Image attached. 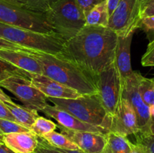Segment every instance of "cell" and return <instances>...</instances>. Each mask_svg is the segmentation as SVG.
<instances>
[{
	"label": "cell",
	"instance_id": "obj_1",
	"mask_svg": "<svg viewBox=\"0 0 154 153\" xmlns=\"http://www.w3.org/2000/svg\"><path fill=\"white\" fill-rule=\"evenodd\" d=\"M117 39L108 27L85 26L65 42L63 54L94 78L114 62Z\"/></svg>",
	"mask_w": 154,
	"mask_h": 153
},
{
	"label": "cell",
	"instance_id": "obj_2",
	"mask_svg": "<svg viewBox=\"0 0 154 153\" xmlns=\"http://www.w3.org/2000/svg\"><path fill=\"white\" fill-rule=\"evenodd\" d=\"M42 66L43 74L81 94H98L94 78L81 66L61 54H50L32 51Z\"/></svg>",
	"mask_w": 154,
	"mask_h": 153
},
{
	"label": "cell",
	"instance_id": "obj_3",
	"mask_svg": "<svg viewBox=\"0 0 154 153\" xmlns=\"http://www.w3.org/2000/svg\"><path fill=\"white\" fill-rule=\"evenodd\" d=\"M48 100L84 122L111 131L113 117L104 107L98 94H83L74 99L48 98Z\"/></svg>",
	"mask_w": 154,
	"mask_h": 153
},
{
	"label": "cell",
	"instance_id": "obj_4",
	"mask_svg": "<svg viewBox=\"0 0 154 153\" xmlns=\"http://www.w3.org/2000/svg\"><path fill=\"white\" fill-rule=\"evenodd\" d=\"M0 37L33 51L61 54L66 40L57 33L46 34L0 22Z\"/></svg>",
	"mask_w": 154,
	"mask_h": 153
},
{
	"label": "cell",
	"instance_id": "obj_5",
	"mask_svg": "<svg viewBox=\"0 0 154 153\" xmlns=\"http://www.w3.org/2000/svg\"><path fill=\"white\" fill-rule=\"evenodd\" d=\"M45 14L55 32L66 41L86 25V16L76 0H58Z\"/></svg>",
	"mask_w": 154,
	"mask_h": 153
},
{
	"label": "cell",
	"instance_id": "obj_6",
	"mask_svg": "<svg viewBox=\"0 0 154 153\" xmlns=\"http://www.w3.org/2000/svg\"><path fill=\"white\" fill-rule=\"evenodd\" d=\"M0 22L41 33H56L45 13L33 11L5 0H0Z\"/></svg>",
	"mask_w": 154,
	"mask_h": 153
},
{
	"label": "cell",
	"instance_id": "obj_7",
	"mask_svg": "<svg viewBox=\"0 0 154 153\" xmlns=\"http://www.w3.org/2000/svg\"><path fill=\"white\" fill-rule=\"evenodd\" d=\"M94 80L104 107L113 117L122 98L123 91L121 78L114 62L96 75Z\"/></svg>",
	"mask_w": 154,
	"mask_h": 153
},
{
	"label": "cell",
	"instance_id": "obj_8",
	"mask_svg": "<svg viewBox=\"0 0 154 153\" xmlns=\"http://www.w3.org/2000/svg\"><path fill=\"white\" fill-rule=\"evenodd\" d=\"M0 87L11 92L28 109L42 111L48 104V98L38 89L29 78L11 76L0 82Z\"/></svg>",
	"mask_w": 154,
	"mask_h": 153
},
{
	"label": "cell",
	"instance_id": "obj_9",
	"mask_svg": "<svg viewBox=\"0 0 154 153\" xmlns=\"http://www.w3.org/2000/svg\"><path fill=\"white\" fill-rule=\"evenodd\" d=\"M141 0H120L109 19L108 28L118 35H128L138 28Z\"/></svg>",
	"mask_w": 154,
	"mask_h": 153
},
{
	"label": "cell",
	"instance_id": "obj_10",
	"mask_svg": "<svg viewBox=\"0 0 154 153\" xmlns=\"http://www.w3.org/2000/svg\"><path fill=\"white\" fill-rule=\"evenodd\" d=\"M122 97L127 99L135 110L140 129L138 134L142 135L150 134V106L144 101L138 90V72L134 71L130 76L123 82Z\"/></svg>",
	"mask_w": 154,
	"mask_h": 153
},
{
	"label": "cell",
	"instance_id": "obj_11",
	"mask_svg": "<svg viewBox=\"0 0 154 153\" xmlns=\"http://www.w3.org/2000/svg\"><path fill=\"white\" fill-rule=\"evenodd\" d=\"M111 131L123 136L137 135L140 132L138 118L129 100L121 98L115 114L113 116Z\"/></svg>",
	"mask_w": 154,
	"mask_h": 153
},
{
	"label": "cell",
	"instance_id": "obj_12",
	"mask_svg": "<svg viewBox=\"0 0 154 153\" xmlns=\"http://www.w3.org/2000/svg\"><path fill=\"white\" fill-rule=\"evenodd\" d=\"M58 127L61 133L76 144L83 152L103 153L106 143V134H105L70 130L60 124Z\"/></svg>",
	"mask_w": 154,
	"mask_h": 153
},
{
	"label": "cell",
	"instance_id": "obj_13",
	"mask_svg": "<svg viewBox=\"0 0 154 153\" xmlns=\"http://www.w3.org/2000/svg\"><path fill=\"white\" fill-rule=\"evenodd\" d=\"M29 79L32 83L48 98L74 99L83 95L76 90L54 80L44 74H30Z\"/></svg>",
	"mask_w": 154,
	"mask_h": 153
},
{
	"label": "cell",
	"instance_id": "obj_14",
	"mask_svg": "<svg viewBox=\"0 0 154 153\" xmlns=\"http://www.w3.org/2000/svg\"><path fill=\"white\" fill-rule=\"evenodd\" d=\"M42 112L48 116L54 118L58 122V124L67 129L81 130V131L96 132V133H102L105 134L108 133V130L81 121L72 114L69 113L67 111L55 105L51 106V105L48 104L44 108Z\"/></svg>",
	"mask_w": 154,
	"mask_h": 153
},
{
	"label": "cell",
	"instance_id": "obj_15",
	"mask_svg": "<svg viewBox=\"0 0 154 153\" xmlns=\"http://www.w3.org/2000/svg\"><path fill=\"white\" fill-rule=\"evenodd\" d=\"M134 33L118 35L114 63L121 78L122 83L133 74L131 64V45Z\"/></svg>",
	"mask_w": 154,
	"mask_h": 153
},
{
	"label": "cell",
	"instance_id": "obj_16",
	"mask_svg": "<svg viewBox=\"0 0 154 153\" xmlns=\"http://www.w3.org/2000/svg\"><path fill=\"white\" fill-rule=\"evenodd\" d=\"M0 58L29 74H43L42 66L40 62L35 57L32 56L30 52L0 50Z\"/></svg>",
	"mask_w": 154,
	"mask_h": 153
},
{
	"label": "cell",
	"instance_id": "obj_17",
	"mask_svg": "<svg viewBox=\"0 0 154 153\" xmlns=\"http://www.w3.org/2000/svg\"><path fill=\"white\" fill-rule=\"evenodd\" d=\"M39 136L32 131L5 134L3 142L15 153H34Z\"/></svg>",
	"mask_w": 154,
	"mask_h": 153
},
{
	"label": "cell",
	"instance_id": "obj_18",
	"mask_svg": "<svg viewBox=\"0 0 154 153\" xmlns=\"http://www.w3.org/2000/svg\"><path fill=\"white\" fill-rule=\"evenodd\" d=\"M132 142L127 136L110 131L106 134L103 153H130Z\"/></svg>",
	"mask_w": 154,
	"mask_h": 153
},
{
	"label": "cell",
	"instance_id": "obj_19",
	"mask_svg": "<svg viewBox=\"0 0 154 153\" xmlns=\"http://www.w3.org/2000/svg\"><path fill=\"white\" fill-rule=\"evenodd\" d=\"M109 19L108 0H105L93 8L86 15L85 26L108 27Z\"/></svg>",
	"mask_w": 154,
	"mask_h": 153
},
{
	"label": "cell",
	"instance_id": "obj_20",
	"mask_svg": "<svg viewBox=\"0 0 154 153\" xmlns=\"http://www.w3.org/2000/svg\"><path fill=\"white\" fill-rule=\"evenodd\" d=\"M14 116L17 122L28 129H31L36 118L39 116L38 111L32 110L26 106H22L15 103H5Z\"/></svg>",
	"mask_w": 154,
	"mask_h": 153
},
{
	"label": "cell",
	"instance_id": "obj_21",
	"mask_svg": "<svg viewBox=\"0 0 154 153\" xmlns=\"http://www.w3.org/2000/svg\"><path fill=\"white\" fill-rule=\"evenodd\" d=\"M41 137L45 139L49 144L57 148L69 150H80L78 146L74 143L66 135L62 133H58L55 130L45 134Z\"/></svg>",
	"mask_w": 154,
	"mask_h": 153
},
{
	"label": "cell",
	"instance_id": "obj_22",
	"mask_svg": "<svg viewBox=\"0 0 154 153\" xmlns=\"http://www.w3.org/2000/svg\"><path fill=\"white\" fill-rule=\"evenodd\" d=\"M138 90L144 101L150 106L154 104V90L152 79L144 77L138 72Z\"/></svg>",
	"mask_w": 154,
	"mask_h": 153
},
{
	"label": "cell",
	"instance_id": "obj_23",
	"mask_svg": "<svg viewBox=\"0 0 154 153\" xmlns=\"http://www.w3.org/2000/svg\"><path fill=\"white\" fill-rule=\"evenodd\" d=\"M29 73L21 70L19 68L0 58V82L11 76H19L29 79Z\"/></svg>",
	"mask_w": 154,
	"mask_h": 153
},
{
	"label": "cell",
	"instance_id": "obj_24",
	"mask_svg": "<svg viewBox=\"0 0 154 153\" xmlns=\"http://www.w3.org/2000/svg\"><path fill=\"white\" fill-rule=\"evenodd\" d=\"M57 128V124L53 121L45 118V117L38 116L35 121L30 130L38 136H42L45 134L55 130Z\"/></svg>",
	"mask_w": 154,
	"mask_h": 153
},
{
	"label": "cell",
	"instance_id": "obj_25",
	"mask_svg": "<svg viewBox=\"0 0 154 153\" xmlns=\"http://www.w3.org/2000/svg\"><path fill=\"white\" fill-rule=\"evenodd\" d=\"M34 153H84L80 150H69L57 148L48 143L45 139L39 136L38 144Z\"/></svg>",
	"mask_w": 154,
	"mask_h": 153
},
{
	"label": "cell",
	"instance_id": "obj_26",
	"mask_svg": "<svg viewBox=\"0 0 154 153\" xmlns=\"http://www.w3.org/2000/svg\"><path fill=\"white\" fill-rule=\"evenodd\" d=\"M0 130L2 132L4 135L12 133H22V132L31 131L29 129L26 128L17 122L11 121V120L1 118H0Z\"/></svg>",
	"mask_w": 154,
	"mask_h": 153
},
{
	"label": "cell",
	"instance_id": "obj_27",
	"mask_svg": "<svg viewBox=\"0 0 154 153\" xmlns=\"http://www.w3.org/2000/svg\"><path fill=\"white\" fill-rule=\"evenodd\" d=\"M58 0H27L26 8L33 11L46 13Z\"/></svg>",
	"mask_w": 154,
	"mask_h": 153
},
{
	"label": "cell",
	"instance_id": "obj_28",
	"mask_svg": "<svg viewBox=\"0 0 154 153\" xmlns=\"http://www.w3.org/2000/svg\"><path fill=\"white\" fill-rule=\"evenodd\" d=\"M136 142L141 144L145 153H154V134L135 135Z\"/></svg>",
	"mask_w": 154,
	"mask_h": 153
},
{
	"label": "cell",
	"instance_id": "obj_29",
	"mask_svg": "<svg viewBox=\"0 0 154 153\" xmlns=\"http://www.w3.org/2000/svg\"><path fill=\"white\" fill-rule=\"evenodd\" d=\"M138 28L142 29L147 34L150 40L154 38V16L141 18L138 24Z\"/></svg>",
	"mask_w": 154,
	"mask_h": 153
},
{
	"label": "cell",
	"instance_id": "obj_30",
	"mask_svg": "<svg viewBox=\"0 0 154 153\" xmlns=\"http://www.w3.org/2000/svg\"><path fill=\"white\" fill-rule=\"evenodd\" d=\"M141 64L144 67H154V38L148 44L146 52L142 56Z\"/></svg>",
	"mask_w": 154,
	"mask_h": 153
},
{
	"label": "cell",
	"instance_id": "obj_31",
	"mask_svg": "<svg viewBox=\"0 0 154 153\" xmlns=\"http://www.w3.org/2000/svg\"><path fill=\"white\" fill-rule=\"evenodd\" d=\"M139 15L141 19L154 16V0H141Z\"/></svg>",
	"mask_w": 154,
	"mask_h": 153
},
{
	"label": "cell",
	"instance_id": "obj_32",
	"mask_svg": "<svg viewBox=\"0 0 154 153\" xmlns=\"http://www.w3.org/2000/svg\"><path fill=\"white\" fill-rule=\"evenodd\" d=\"M0 50H17V51H23V52H31V50H29L27 48L21 46L17 44L13 43L4 38L0 37Z\"/></svg>",
	"mask_w": 154,
	"mask_h": 153
},
{
	"label": "cell",
	"instance_id": "obj_33",
	"mask_svg": "<svg viewBox=\"0 0 154 153\" xmlns=\"http://www.w3.org/2000/svg\"><path fill=\"white\" fill-rule=\"evenodd\" d=\"M76 1L79 5L80 8L81 9V10L86 16V15L88 14V12L93 8H94L95 6L97 5L99 3L102 2L105 0H76Z\"/></svg>",
	"mask_w": 154,
	"mask_h": 153
},
{
	"label": "cell",
	"instance_id": "obj_34",
	"mask_svg": "<svg viewBox=\"0 0 154 153\" xmlns=\"http://www.w3.org/2000/svg\"><path fill=\"white\" fill-rule=\"evenodd\" d=\"M0 118L16 122V119L14 117V116L12 115L11 111L9 110L8 108L7 107L5 102L1 101V100H0Z\"/></svg>",
	"mask_w": 154,
	"mask_h": 153
},
{
	"label": "cell",
	"instance_id": "obj_35",
	"mask_svg": "<svg viewBox=\"0 0 154 153\" xmlns=\"http://www.w3.org/2000/svg\"><path fill=\"white\" fill-rule=\"evenodd\" d=\"M120 0H108V8L110 16H111L115 9L117 8Z\"/></svg>",
	"mask_w": 154,
	"mask_h": 153
},
{
	"label": "cell",
	"instance_id": "obj_36",
	"mask_svg": "<svg viewBox=\"0 0 154 153\" xmlns=\"http://www.w3.org/2000/svg\"><path fill=\"white\" fill-rule=\"evenodd\" d=\"M130 153H145L142 146L138 142L132 143L131 145V152Z\"/></svg>",
	"mask_w": 154,
	"mask_h": 153
},
{
	"label": "cell",
	"instance_id": "obj_37",
	"mask_svg": "<svg viewBox=\"0 0 154 153\" xmlns=\"http://www.w3.org/2000/svg\"><path fill=\"white\" fill-rule=\"evenodd\" d=\"M150 134H154V104L150 106Z\"/></svg>",
	"mask_w": 154,
	"mask_h": 153
},
{
	"label": "cell",
	"instance_id": "obj_38",
	"mask_svg": "<svg viewBox=\"0 0 154 153\" xmlns=\"http://www.w3.org/2000/svg\"><path fill=\"white\" fill-rule=\"evenodd\" d=\"M0 100L2 102H5V103H14V102L12 101L11 98L8 94H6L1 88H0Z\"/></svg>",
	"mask_w": 154,
	"mask_h": 153
},
{
	"label": "cell",
	"instance_id": "obj_39",
	"mask_svg": "<svg viewBox=\"0 0 154 153\" xmlns=\"http://www.w3.org/2000/svg\"><path fill=\"white\" fill-rule=\"evenodd\" d=\"M0 153H15L8 148L4 142H0Z\"/></svg>",
	"mask_w": 154,
	"mask_h": 153
},
{
	"label": "cell",
	"instance_id": "obj_40",
	"mask_svg": "<svg viewBox=\"0 0 154 153\" xmlns=\"http://www.w3.org/2000/svg\"><path fill=\"white\" fill-rule=\"evenodd\" d=\"M5 1L14 3V4H18V5L23 6V7L26 8V4L27 0H5Z\"/></svg>",
	"mask_w": 154,
	"mask_h": 153
},
{
	"label": "cell",
	"instance_id": "obj_41",
	"mask_svg": "<svg viewBox=\"0 0 154 153\" xmlns=\"http://www.w3.org/2000/svg\"><path fill=\"white\" fill-rule=\"evenodd\" d=\"M3 137H4V134L0 130V142H3Z\"/></svg>",
	"mask_w": 154,
	"mask_h": 153
},
{
	"label": "cell",
	"instance_id": "obj_42",
	"mask_svg": "<svg viewBox=\"0 0 154 153\" xmlns=\"http://www.w3.org/2000/svg\"><path fill=\"white\" fill-rule=\"evenodd\" d=\"M152 80H153V79H152ZM153 90H154V80H153Z\"/></svg>",
	"mask_w": 154,
	"mask_h": 153
},
{
	"label": "cell",
	"instance_id": "obj_43",
	"mask_svg": "<svg viewBox=\"0 0 154 153\" xmlns=\"http://www.w3.org/2000/svg\"><path fill=\"white\" fill-rule=\"evenodd\" d=\"M152 79H153V80H154V77H153V78H152Z\"/></svg>",
	"mask_w": 154,
	"mask_h": 153
}]
</instances>
